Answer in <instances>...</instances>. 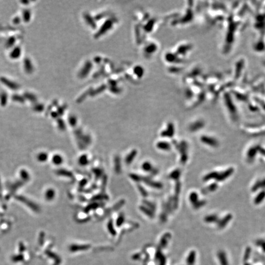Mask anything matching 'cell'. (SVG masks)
Masks as SVG:
<instances>
[{"instance_id": "11", "label": "cell", "mask_w": 265, "mask_h": 265, "mask_svg": "<svg viewBox=\"0 0 265 265\" xmlns=\"http://www.w3.org/2000/svg\"><path fill=\"white\" fill-rule=\"evenodd\" d=\"M256 149L255 148H252L250 149L247 154L248 158H253L256 155Z\"/></svg>"}, {"instance_id": "6", "label": "cell", "mask_w": 265, "mask_h": 265, "mask_svg": "<svg viewBox=\"0 0 265 265\" xmlns=\"http://www.w3.org/2000/svg\"><path fill=\"white\" fill-rule=\"evenodd\" d=\"M218 176V172H210V173L208 174L206 176H205L203 179L204 181H208V180H209L212 179H216Z\"/></svg>"}, {"instance_id": "7", "label": "cell", "mask_w": 265, "mask_h": 265, "mask_svg": "<svg viewBox=\"0 0 265 265\" xmlns=\"http://www.w3.org/2000/svg\"><path fill=\"white\" fill-rule=\"evenodd\" d=\"M218 217L216 215H211V216H206L204 218V220L206 222L208 223H213V222H216L218 220Z\"/></svg>"}, {"instance_id": "1", "label": "cell", "mask_w": 265, "mask_h": 265, "mask_svg": "<svg viewBox=\"0 0 265 265\" xmlns=\"http://www.w3.org/2000/svg\"><path fill=\"white\" fill-rule=\"evenodd\" d=\"M233 171L234 170L233 168H229V169H228L226 171L223 172L222 173L218 174V176H217L216 179L218 181H223V180H225L226 179L228 178L229 176L232 174L233 173Z\"/></svg>"}, {"instance_id": "10", "label": "cell", "mask_w": 265, "mask_h": 265, "mask_svg": "<svg viewBox=\"0 0 265 265\" xmlns=\"http://www.w3.org/2000/svg\"><path fill=\"white\" fill-rule=\"evenodd\" d=\"M158 147L159 149H162V150H168L170 149V144H168V143H165V142L160 143V144H158Z\"/></svg>"}, {"instance_id": "14", "label": "cell", "mask_w": 265, "mask_h": 265, "mask_svg": "<svg viewBox=\"0 0 265 265\" xmlns=\"http://www.w3.org/2000/svg\"><path fill=\"white\" fill-rule=\"evenodd\" d=\"M179 176H180V171L178 170H176L172 172V173H171L170 176H171V178H172V179H178L179 177Z\"/></svg>"}, {"instance_id": "13", "label": "cell", "mask_w": 265, "mask_h": 265, "mask_svg": "<svg viewBox=\"0 0 265 265\" xmlns=\"http://www.w3.org/2000/svg\"><path fill=\"white\" fill-rule=\"evenodd\" d=\"M79 162L82 165H86V164L88 163V160H87V157L85 156V155H83V156H82L81 158H80Z\"/></svg>"}, {"instance_id": "16", "label": "cell", "mask_w": 265, "mask_h": 265, "mask_svg": "<svg viewBox=\"0 0 265 265\" xmlns=\"http://www.w3.org/2000/svg\"><path fill=\"white\" fill-rule=\"evenodd\" d=\"M217 184H212L211 185V186H209V191L210 192H212V191H214V190H215L217 188Z\"/></svg>"}, {"instance_id": "9", "label": "cell", "mask_w": 265, "mask_h": 265, "mask_svg": "<svg viewBox=\"0 0 265 265\" xmlns=\"http://www.w3.org/2000/svg\"><path fill=\"white\" fill-rule=\"evenodd\" d=\"M53 162L55 164H56V165H60L63 162V158L60 155H55L53 158Z\"/></svg>"}, {"instance_id": "4", "label": "cell", "mask_w": 265, "mask_h": 265, "mask_svg": "<svg viewBox=\"0 0 265 265\" xmlns=\"http://www.w3.org/2000/svg\"><path fill=\"white\" fill-rule=\"evenodd\" d=\"M264 198H265V191L261 192L257 195H256V198L254 200V203L256 204H259L262 203Z\"/></svg>"}, {"instance_id": "17", "label": "cell", "mask_w": 265, "mask_h": 265, "mask_svg": "<svg viewBox=\"0 0 265 265\" xmlns=\"http://www.w3.org/2000/svg\"><path fill=\"white\" fill-rule=\"evenodd\" d=\"M53 194H54L53 192V191H52V190H50V191H49V192H48V195H47V197L49 198V199H50V198H52L53 197Z\"/></svg>"}, {"instance_id": "12", "label": "cell", "mask_w": 265, "mask_h": 265, "mask_svg": "<svg viewBox=\"0 0 265 265\" xmlns=\"http://www.w3.org/2000/svg\"><path fill=\"white\" fill-rule=\"evenodd\" d=\"M143 168V170L146 171H150L151 169H152V165H151V164L149 162H146L144 163V164H143V165H142V167Z\"/></svg>"}, {"instance_id": "5", "label": "cell", "mask_w": 265, "mask_h": 265, "mask_svg": "<svg viewBox=\"0 0 265 265\" xmlns=\"http://www.w3.org/2000/svg\"><path fill=\"white\" fill-rule=\"evenodd\" d=\"M260 188H265V179L256 182L252 187V191H256Z\"/></svg>"}, {"instance_id": "2", "label": "cell", "mask_w": 265, "mask_h": 265, "mask_svg": "<svg viewBox=\"0 0 265 265\" xmlns=\"http://www.w3.org/2000/svg\"><path fill=\"white\" fill-rule=\"evenodd\" d=\"M201 140L204 143H205V144H208V145L214 146V147H216L217 146V141L214 140V139L213 138L204 136L201 138Z\"/></svg>"}, {"instance_id": "15", "label": "cell", "mask_w": 265, "mask_h": 265, "mask_svg": "<svg viewBox=\"0 0 265 265\" xmlns=\"http://www.w3.org/2000/svg\"><path fill=\"white\" fill-rule=\"evenodd\" d=\"M204 204H205V202H204V201H197L196 203L194 204V206H195V208H198L201 207V206H203Z\"/></svg>"}, {"instance_id": "3", "label": "cell", "mask_w": 265, "mask_h": 265, "mask_svg": "<svg viewBox=\"0 0 265 265\" xmlns=\"http://www.w3.org/2000/svg\"><path fill=\"white\" fill-rule=\"evenodd\" d=\"M231 218H232V216H231L230 214H228V215L225 216L221 221L218 222V227H219L220 228H224V227H225L227 225V224L230 222V220L231 219Z\"/></svg>"}, {"instance_id": "8", "label": "cell", "mask_w": 265, "mask_h": 265, "mask_svg": "<svg viewBox=\"0 0 265 265\" xmlns=\"http://www.w3.org/2000/svg\"><path fill=\"white\" fill-rule=\"evenodd\" d=\"M189 199L191 203L193 204H195L197 201H198V195L195 192H192L190 193V196H189Z\"/></svg>"}]
</instances>
